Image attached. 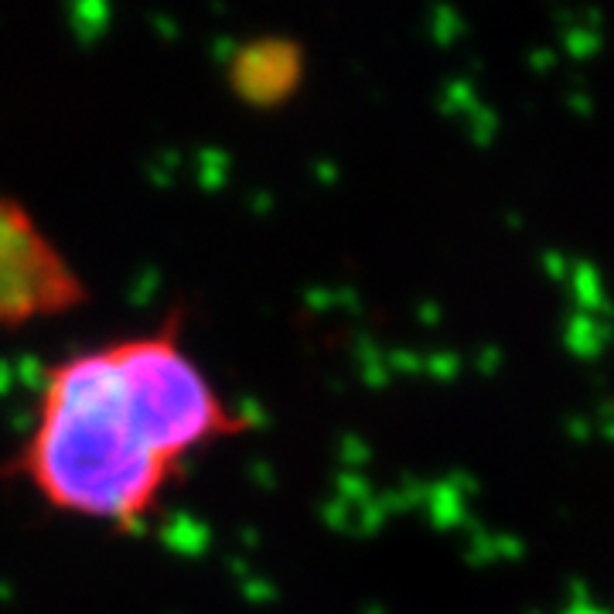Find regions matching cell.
I'll return each instance as SVG.
<instances>
[{"instance_id": "1", "label": "cell", "mask_w": 614, "mask_h": 614, "mask_svg": "<svg viewBox=\"0 0 614 614\" xmlns=\"http://www.w3.org/2000/svg\"><path fill=\"white\" fill-rule=\"evenodd\" d=\"M243 427L168 321L55 362L14 468L52 509L134 529L185 458Z\"/></svg>"}, {"instance_id": "2", "label": "cell", "mask_w": 614, "mask_h": 614, "mask_svg": "<svg viewBox=\"0 0 614 614\" xmlns=\"http://www.w3.org/2000/svg\"><path fill=\"white\" fill-rule=\"evenodd\" d=\"M86 297V284L21 202L0 195V328L58 318Z\"/></svg>"}]
</instances>
